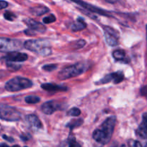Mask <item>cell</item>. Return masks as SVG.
Returning <instances> with one entry per match:
<instances>
[{"mask_svg": "<svg viewBox=\"0 0 147 147\" xmlns=\"http://www.w3.org/2000/svg\"><path fill=\"white\" fill-rule=\"evenodd\" d=\"M60 105L55 100H49L46 102L41 106V111L43 113L46 115H51L60 109Z\"/></svg>", "mask_w": 147, "mask_h": 147, "instance_id": "10", "label": "cell"}, {"mask_svg": "<svg viewBox=\"0 0 147 147\" xmlns=\"http://www.w3.org/2000/svg\"><path fill=\"white\" fill-rule=\"evenodd\" d=\"M22 44L20 40L0 37V52L12 53L20 50Z\"/></svg>", "mask_w": 147, "mask_h": 147, "instance_id": "6", "label": "cell"}, {"mask_svg": "<svg viewBox=\"0 0 147 147\" xmlns=\"http://www.w3.org/2000/svg\"><path fill=\"white\" fill-rule=\"evenodd\" d=\"M24 22L28 27V29L24 31L27 35H35V32L44 33L46 31V27L44 24L34 20L24 19Z\"/></svg>", "mask_w": 147, "mask_h": 147, "instance_id": "7", "label": "cell"}, {"mask_svg": "<svg viewBox=\"0 0 147 147\" xmlns=\"http://www.w3.org/2000/svg\"><path fill=\"white\" fill-rule=\"evenodd\" d=\"M74 1H75L76 3L79 4V5H81L82 7H83L84 8L86 9L89 10V11H92V12H96L99 14H102V15H105V16H110L109 13L107 12L105 10H102L100 9L97 8V7H93V6L90 5V4H88L86 3L83 2V1H81L79 0H73Z\"/></svg>", "mask_w": 147, "mask_h": 147, "instance_id": "13", "label": "cell"}, {"mask_svg": "<svg viewBox=\"0 0 147 147\" xmlns=\"http://www.w3.org/2000/svg\"><path fill=\"white\" fill-rule=\"evenodd\" d=\"M107 1H108V2L110 3H115V0H106Z\"/></svg>", "mask_w": 147, "mask_h": 147, "instance_id": "35", "label": "cell"}, {"mask_svg": "<svg viewBox=\"0 0 147 147\" xmlns=\"http://www.w3.org/2000/svg\"><path fill=\"white\" fill-rule=\"evenodd\" d=\"M121 147H125V145H122V146H121Z\"/></svg>", "mask_w": 147, "mask_h": 147, "instance_id": "37", "label": "cell"}, {"mask_svg": "<svg viewBox=\"0 0 147 147\" xmlns=\"http://www.w3.org/2000/svg\"><path fill=\"white\" fill-rule=\"evenodd\" d=\"M0 147H9V146L6 144H0Z\"/></svg>", "mask_w": 147, "mask_h": 147, "instance_id": "34", "label": "cell"}, {"mask_svg": "<svg viewBox=\"0 0 147 147\" xmlns=\"http://www.w3.org/2000/svg\"><path fill=\"white\" fill-rule=\"evenodd\" d=\"M24 100H25L26 103H29V104H35L40 101V98L35 96H26Z\"/></svg>", "mask_w": 147, "mask_h": 147, "instance_id": "21", "label": "cell"}, {"mask_svg": "<svg viewBox=\"0 0 147 147\" xmlns=\"http://www.w3.org/2000/svg\"><path fill=\"white\" fill-rule=\"evenodd\" d=\"M110 82H114V76L113 73H110V74H108L106 76H104L102 79L97 82V85H103L106 84V83H110Z\"/></svg>", "mask_w": 147, "mask_h": 147, "instance_id": "19", "label": "cell"}, {"mask_svg": "<svg viewBox=\"0 0 147 147\" xmlns=\"http://www.w3.org/2000/svg\"><path fill=\"white\" fill-rule=\"evenodd\" d=\"M2 137H3V139H5V140H7V141H8V142H14V139H13L12 138V137H9V136H6V135H3Z\"/></svg>", "mask_w": 147, "mask_h": 147, "instance_id": "32", "label": "cell"}, {"mask_svg": "<svg viewBox=\"0 0 147 147\" xmlns=\"http://www.w3.org/2000/svg\"><path fill=\"white\" fill-rule=\"evenodd\" d=\"M128 147H143L139 142L133 140V139H130L128 142Z\"/></svg>", "mask_w": 147, "mask_h": 147, "instance_id": "26", "label": "cell"}, {"mask_svg": "<svg viewBox=\"0 0 147 147\" xmlns=\"http://www.w3.org/2000/svg\"><path fill=\"white\" fill-rule=\"evenodd\" d=\"M113 73L114 76V82L115 84H118L121 83L124 80V74L122 71H118Z\"/></svg>", "mask_w": 147, "mask_h": 147, "instance_id": "20", "label": "cell"}, {"mask_svg": "<svg viewBox=\"0 0 147 147\" xmlns=\"http://www.w3.org/2000/svg\"><path fill=\"white\" fill-rule=\"evenodd\" d=\"M6 76H7L6 72H4V70H0V78H2L5 77Z\"/></svg>", "mask_w": 147, "mask_h": 147, "instance_id": "33", "label": "cell"}, {"mask_svg": "<svg viewBox=\"0 0 147 147\" xmlns=\"http://www.w3.org/2000/svg\"><path fill=\"white\" fill-rule=\"evenodd\" d=\"M28 58V55L24 53H20V52H12L9 53L7 55L4 57V60L7 62H12V63H22Z\"/></svg>", "mask_w": 147, "mask_h": 147, "instance_id": "9", "label": "cell"}, {"mask_svg": "<svg viewBox=\"0 0 147 147\" xmlns=\"http://www.w3.org/2000/svg\"><path fill=\"white\" fill-rule=\"evenodd\" d=\"M33 83L30 80L22 77H15L9 80L5 85V89L9 92H17L31 88Z\"/></svg>", "mask_w": 147, "mask_h": 147, "instance_id": "4", "label": "cell"}, {"mask_svg": "<svg viewBox=\"0 0 147 147\" xmlns=\"http://www.w3.org/2000/svg\"><path fill=\"white\" fill-rule=\"evenodd\" d=\"M146 147H147V145H146Z\"/></svg>", "mask_w": 147, "mask_h": 147, "instance_id": "38", "label": "cell"}, {"mask_svg": "<svg viewBox=\"0 0 147 147\" xmlns=\"http://www.w3.org/2000/svg\"><path fill=\"white\" fill-rule=\"evenodd\" d=\"M56 20V17H55L53 14H50V15L48 16V17H46L43 18V22L44 24H50V23L54 22Z\"/></svg>", "mask_w": 147, "mask_h": 147, "instance_id": "24", "label": "cell"}, {"mask_svg": "<svg viewBox=\"0 0 147 147\" xmlns=\"http://www.w3.org/2000/svg\"><path fill=\"white\" fill-rule=\"evenodd\" d=\"M86 27V23L84 22L83 19L81 18V17H79V18L76 20V21L74 22L73 23V24L71 25V30L72 31L74 32H78L85 29Z\"/></svg>", "mask_w": 147, "mask_h": 147, "instance_id": "17", "label": "cell"}, {"mask_svg": "<svg viewBox=\"0 0 147 147\" xmlns=\"http://www.w3.org/2000/svg\"><path fill=\"white\" fill-rule=\"evenodd\" d=\"M87 66L86 63H78L74 65H71L62 69L58 75L59 80H64L71 78L76 77L86 71Z\"/></svg>", "mask_w": 147, "mask_h": 147, "instance_id": "3", "label": "cell"}, {"mask_svg": "<svg viewBox=\"0 0 147 147\" xmlns=\"http://www.w3.org/2000/svg\"><path fill=\"white\" fill-rule=\"evenodd\" d=\"M4 17L6 20L9 21H13L16 18V16L10 11H6L4 14Z\"/></svg>", "mask_w": 147, "mask_h": 147, "instance_id": "28", "label": "cell"}, {"mask_svg": "<svg viewBox=\"0 0 147 147\" xmlns=\"http://www.w3.org/2000/svg\"><path fill=\"white\" fill-rule=\"evenodd\" d=\"M41 88L43 90L48 92L66 91L68 89L67 88L64 87V86L53 84V83H43V84L41 85Z\"/></svg>", "mask_w": 147, "mask_h": 147, "instance_id": "14", "label": "cell"}, {"mask_svg": "<svg viewBox=\"0 0 147 147\" xmlns=\"http://www.w3.org/2000/svg\"><path fill=\"white\" fill-rule=\"evenodd\" d=\"M112 57L115 60L119 62H123L124 63H128V60H127L126 55L124 50H117L112 53Z\"/></svg>", "mask_w": 147, "mask_h": 147, "instance_id": "15", "label": "cell"}, {"mask_svg": "<svg viewBox=\"0 0 147 147\" xmlns=\"http://www.w3.org/2000/svg\"><path fill=\"white\" fill-rule=\"evenodd\" d=\"M104 32L106 42L111 47H115L118 45V33L114 29L110 27H104Z\"/></svg>", "mask_w": 147, "mask_h": 147, "instance_id": "8", "label": "cell"}, {"mask_svg": "<svg viewBox=\"0 0 147 147\" xmlns=\"http://www.w3.org/2000/svg\"><path fill=\"white\" fill-rule=\"evenodd\" d=\"M83 120L82 119H72L71 120L69 123L66 124V127L69 128L70 130H73L76 127H79L83 123Z\"/></svg>", "mask_w": 147, "mask_h": 147, "instance_id": "18", "label": "cell"}, {"mask_svg": "<svg viewBox=\"0 0 147 147\" xmlns=\"http://www.w3.org/2000/svg\"><path fill=\"white\" fill-rule=\"evenodd\" d=\"M68 145H69V147H82V146L76 142L74 136L71 135H70L68 139Z\"/></svg>", "mask_w": 147, "mask_h": 147, "instance_id": "22", "label": "cell"}, {"mask_svg": "<svg viewBox=\"0 0 147 147\" xmlns=\"http://www.w3.org/2000/svg\"><path fill=\"white\" fill-rule=\"evenodd\" d=\"M135 134L141 139H147V113L142 116V121L135 131Z\"/></svg>", "mask_w": 147, "mask_h": 147, "instance_id": "11", "label": "cell"}, {"mask_svg": "<svg viewBox=\"0 0 147 147\" xmlns=\"http://www.w3.org/2000/svg\"><path fill=\"white\" fill-rule=\"evenodd\" d=\"M25 120L27 123L30 125V127H32L33 129L37 130V129H42V127H43V124H42L41 121H40V120L36 115H27L25 117Z\"/></svg>", "mask_w": 147, "mask_h": 147, "instance_id": "12", "label": "cell"}, {"mask_svg": "<svg viewBox=\"0 0 147 147\" xmlns=\"http://www.w3.org/2000/svg\"><path fill=\"white\" fill-rule=\"evenodd\" d=\"M116 123V117L114 116L108 117L100 127L95 129L92 134V137L98 143L101 144H107L109 143L113 134L114 129Z\"/></svg>", "mask_w": 147, "mask_h": 147, "instance_id": "1", "label": "cell"}, {"mask_svg": "<svg viewBox=\"0 0 147 147\" xmlns=\"http://www.w3.org/2000/svg\"><path fill=\"white\" fill-rule=\"evenodd\" d=\"M57 67V65L56 64H49V65H46L43 67V69L46 71L50 72L53 71V70H56V68Z\"/></svg>", "mask_w": 147, "mask_h": 147, "instance_id": "27", "label": "cell"}, {"mask_svg": "<svg viewBox=\"0 0 147 147\" xmlns=\"http://www.w3.org/2000/svg\"><path fill=\"white\" fill-rule=\"evenodd\" d=\"M21 118V113L17 109L0 103V119L7 121H18Z\"/></svg>", "mask_w": 147, "mask_h": 147, "instance_id": "5", "label": "cell"}, {"mask_svg": "<svg viewBox=\"0 0 147 147\" xmlns=\"http://www.w3.org/2000/svg\"><path fill=\"white\" fill-rule=\"evenodd\" d=\"M12 147H20V146H18V145H15V146H13Z\"/></svg>", "mask_w": 147, "mask_h": 147, "instance_id": "36", "label": "cell"}, {"mask_svg": "<svg viewBox=\"0 0 147 147\" xmlns=\"http://www.w3.org/2000/svg\"><path fill=\"white\" fill-rule=\"evenodd\" d=\"M141 94L142 95V96H145V97H147V85L141 88Z\"/></svg>", "mask_w": 147, "mask_h": 147, "instance_id": "31", "label": "cell"}, {"mask_svg": "<svg viewBox=\"0 0 147 147\" xmlns=\"http://www.w3.org/2000/svg\"><path fill=\"white\" fill-rule=\"evenodd\" d=\"M23 46L27 50L43 56H48L52 53L50 43L45 39L27 40L24 43Z\"/></svg>", "mask_w": 147, "mask_h": 147, "instance_id": "2", "label": "cell"}, {"mask_svg": "<svg viewBox=\"0 0 147 147\" xmlns=\"http://www.w3.org/2000/svg\"><path fill=\"white\" fill-rule=\"evenodd\" d=\"M7 65L9 69L12 70H17L21 67L20 65H17V63H12V62H7Z\"/></svg>", "mask_w": 147, "mask_h": 147, "instance_id": "25", "label": "cell"}, {"mask_svg": "<svg viewBox=\"0 0 147 147\" xmlns=\"http://www.w3.org/2000/svg\"><path fill=\"white\" fill-rule=\"evenodd\" d=\"M30 11L31 14H33L35 16H41L46 13L48 12L49 9L45 6H37V7H32L30 9Z\"/></svg>", "mask_w": 147, "mask_h": 147, "instance_id": "16", "label": "cell"}, {"mask_svg": "<svg viewBox=\"0 0 147 147\" xmlns=\"http://www.w3.org/2000/svg\"><path fill=\"white\" fill-rule=\"evenodd\" d=\"M85 44H86V42H85L84 40H79L76 42V43L75 45H76V48L79 49V48H82V47H83L85 45Z\"/></svg>", "mask_w": 147, "mask_h": 147, "instance_id": "29", "label": "cell"}, {"mask_svg": "<svg viewBox=\"0 0 147 147\" xmlns=\"http://www.w3.org/2000/svg\"><path fill=\"white\" fill-rule=\"evenodd\" d=\"M80 114L81 111L78 108H72L67 112V115L70 116H79Z\"/></svg>", "mask_w": 147, "mask_h": 147, "instance_id": "23", "label": "cell"}, {"mask_svg": "<svg viewBox=\"0 0 147 147\" xmlns=\"http://www.w3.org/2000/svg\"><path fill=\"white\" fill-rule=\"evenodd\" d=\"M8 6V3L4 0H0V10L5 9Z\"/></svg>", "mask_w": 147, "mask_h": 147, "instance_id": "30", "label": "cell"}]
</instances>
